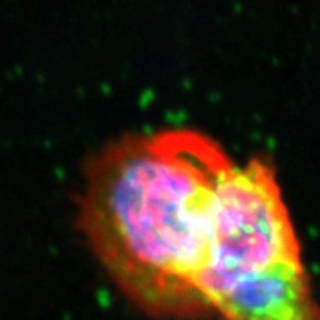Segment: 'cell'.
<instances>
[{"instance_id":"6da1fadb","label":"cell","mask_w":320,"mask_h":320,"mask_svg":"<svg viewBox=\"0 0 320 320\" xmlns=\"http://www.w3.org/2000/svg\"><path fill=\"white\" fill-rule=\"evenodd\" d=\"M234 163L195 129L129 134L90 159L80 227L100 265L142 312L211 315L205 297L216 190Z\"/></svg>"},{"instance_id":"7a4b0ae2","label":"cell","mask_w":320,"mask_h":320,"mask_svg":"<svg viewBox=\"0 0 320 320\" xmlns=\"http://www.w3.org/2000/svg\"><path fill=\"white\" fill-rule=\"evenodd\" d=\"M302 261L300 242L283 198L276 168L266 157L232 167L217 185L211 214L205 297L279 265Z\"/></svg>"},{"instance_id":"3957f363","label":"cell","mask_w":320,"mask_h":320,"mask_svg":"<svg viewBox=\"0 0 320 320\" xmlns=\"http://www.w3.org/2000/svg\"><path fill=\"white\" fill-rule=\"evenodd\" d=\"M222 320H320V304L302 261L242 279L211 300Z\"/></svg>"}]
</instances>
